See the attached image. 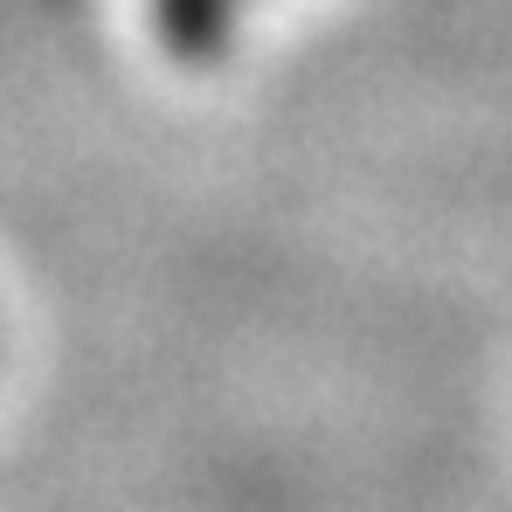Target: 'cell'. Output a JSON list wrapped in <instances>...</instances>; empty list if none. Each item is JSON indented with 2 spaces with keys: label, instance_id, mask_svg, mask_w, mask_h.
I'll list each match as a JSON object with an SVG mask.
<instances>
[{
  "label": "cell",
  "instance_id": "1",
  "mask_svg": "<svg viewBox=\"0 0 512 512\" xmlns=\"http://www.w3.org/2000/svg\"><path fill=\"white\" fill-rule=\"evenodd\" d=\"M153 14H160V35H167L173 56L201 63V56H222L236 0H153Z\"/></svg>",
  "mask_w": 512,
  "mask_h": 512
}]
</instances>
